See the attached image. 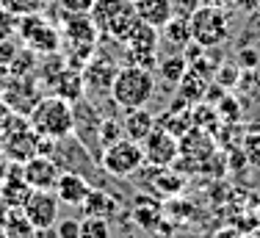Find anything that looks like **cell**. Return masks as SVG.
I'll return each instance as SVG.
<instances>
[{"label": "cell", "mask_w": 260, "mask_h": 238, "mask_svg": "<svg viewBox=\"0 0 260 238\" xmlns=\"http://www.w3.org/2000/svg\"><path fill=\"white\" fill-rule=\"evenodd\" d=\"M28 119L42 139L64 141L75 133V108H72V103L61 100L58 95L39 97L34 103V108L28 111Z\"/></svg>", "instance_id": "obj_1"}, {"label": "cell", "mask_w": 260, "mask_h": 238, "mask_svg": "<svg viewBox=\"0 0 260 238\" xmlns=\"http://www.w3.org/2000/svg\"><path fill=\"white\" fill-rule=\"evenodd\" d=\"M158 92V75L152 70H141V67L125 64L119 67L114 80V89H111V100L119 105L122 111L127 108H147L150 100Z\"/></svg>", "instance_id": "obj_2"}, {"label": "cell", "mask_w": 260, "mask_h": 238, "mask_svg": "<svg viewBox=\"0 0 260 238\" xmlns=\"http://www.w3.org/2000/svg\"><path fill=\"white\" fill-rule=\"evenodd\" d=\"M188 25H191V39L205 50L224 45L233 31L227 9H219V6H197L188 14Z\"/></svg>", "instance_id": "obj_3"}, {"label": "cell", "mask_w": 260, "mask_h": 238, "mask_svg": "<svg viewBox=\"0 0 260 238\" xmlns=\"http://www.w3.org/2000/svg\"><path fill=\"white\" fill-rule=\"evenodd\" d=\"M39 139L42 136L34 130L28 114H14L11 122L6 125V130L0 133L6 161H11V164H25L34 155H39Z\"/></svg>", "instance_id": "obj_4"}, {"label": "cell", "mask_w": 260, "mask_h": 238, "mask_svg": "<svg viewBox=\"0 0 260 238\" xmlns=\"http://www.w3.org/2000/svg\"><path fill=\"white\" fill-rule=\"evenodd\" d=\"M17 36L28 50H34L36 55H53L61 50V28L47 20L42 14H25L20 17V28Z\"/></svg>", "instance_id": "obj_5"}, {"label": "cell", "mask_w": 260, "mask_h": 238, "mask_svg": "<svg viewBox=\"0 0 260 238\" xmlns=\"http://www.w3.org/2000/svg\"><path fill=\"white\" fill-rule=\"evenodd\" d=\"M100 166L111 177H130L144 166V150H141L139 141L130 139L108 144L105 150H100Z\"/></svg>", "instance_id": "obj_6"}, {"label": "cell", "mask_w": 260, "mask_h": 238, "mask_svg": "<svg viewBox=\"0 0 260 238\" xmlns=\"http://www.w3.org/2000/svg\"><path fill=\"white\" fill-rule=\"evenodd\" d=\"M158 28L147 22H139L136 31L125 39V53H127V64L141 67V70H155L158 64Z\"/></svg>", "instance_id": "obj_7"}, {"label": "cell", "mask_w": 260, "mask_h": 238, "mask_svg": "<svg viewBox=\"0 0 260 238\" xmlns=\"http://www.w3.org/2000/svg\"><path fill=\"white\" fill-rule=\"evenodd\" d=\"M22 214L39 233H53L61 219V202L55 191H30L28 202L22 205Z\"/></svg>", "instance_id": "obj_8"}, {"label": "cell", "mask_w": 260, "mask_h": 238, "mask_svg": "<svg viewBox=\"0 0 260 238\" xmlns=\"http://www.w3.org/2000/svg\"><path fill=\"white\" fill-rule=\"evenodd\" d=\"M141 150H144V164H150V166H172L177 161L180 144H177V136L172 133V130H166L164 125H155L152 133L141 141Z\"/></svg>", "instance_id": "obj_9"}, {"label": "cell", "mask_w": 260, "mask_h": 238, "mask_svg": "<svg viewBox=\"0 0 260 238\" xmlns=\"http://www.w3.org/2000/svg\"><path fill=\"white\" fill-rule=\"evenodd\" d=\"M80 72H83V83H86V92H89V95L108 97L111 89H114L119 64H116L114 58H105V55H91Z\"/></svg>", "instance_id": "obj_10"}, {"label": "cell", "mask_w": 260, "mask_h": 238, "mask_svg": "<svg viewBox=\"0 0 260 238\" xmlns=\"http://www.w3.org/2000/svg\"><path fill=\"white\" fill-rule=\"evenodd\" d=\"M22 177L34 191H53L61 177V166L53 161V155H34L22 164Z\"/></svg>", "instance_id": "obj_11"}, {"label": "cell", "mask_w": 260, "mask_h": 238, "mask_svg": "<svg viewBox=\"0 0 260 238\" xmlns=\"http://www.w3.org/2000/svg\"><path fill=\"white\" fill-rule=\"evenodd\" d=\"M30 191L34 189L22 177V164H11L9 161V166L0 174V199H3V205L6 208H22L28 202Z\"/></svg>", "instance_id": "obj_12"}, {"label": "cell", "mask_w": 260, "mask_h": 238, "mask_svg": "<svg viewBox=\"0 0 260 238\" xmlns=\"http://www.w3.org/2000/svg\"><path fill=\"white\" fill-rule=\"evenodd\" d=\"M53 191H55V197H58L61 205H67V208H80V205L86 202V197H89V191H91V183L78 172H61V177H58V183H55Z\"/></svg>", "instance_id": "obj_13"}, {"label": "cell", "mask_w": 260, "mask_h": 238, "mask_svg": "<svg viewBox=\"0 0 260 238\" xmlns=\"http://www.w3.org/2000/svg\"><path fill=\"white\" fill-rule=\"evenodd\" d=\"M133 9L141 22L160 31L175 17V0H133Z\"/></svg>", "instance_id": "obj_14"}, {"label": "cell", "mask_w": 260, "mask_h": 238, "mask_svg": "<svg viewBox=\"0 0 260 238\" xmlns=\"http://www.w3.org/2000/svg\"><path fill=\"white\" fill-rule=\"evenodd\" d=\"M158 125V119L152 116V111L147 108H127L122 116V128H125V139L130 141H144L152 133V128Z\"/></svg>", "instance_id": "obj_15"}, {"label": "cell", "mask_w": 260, "mask_h": 238, "mask_svg": "<svg viewBox=\"0 0 260 238\" xmlns=\"http://www.w3.org/2000/svg\"><path fill=\"white\" fill-rule=\"evenodd\" d=\"M50 92H53V95H58L61 100H67V103H78V100H83V95H86L83 72L67 67V70L55 78V83L50 86Z\"/></svg>", "instance_id": "obj_16"}, {"label": "cell", "mask_w": 260, "mask_h": 238, "mask_svg": "<svg viewBox=\"0 0 260 238\" xmlns=\"http://www.w3.org/2000/svg\"><path fill=\"white\" fill-rule=\"evenodd\" d=\"M0 224H3V230H6V238H36L39 235V230L25 219L22 208H6L3 205V211H0Z\"/></svg>", "instance_id": "obj_17"}, {"label": "cell", "mask_w": 260, "mask_h": 238, "mask_svg": "<svg viewBox=\"0 0 260 238\" xmlns=\"http://www.w3.org/2000/svg\"><path fill=\"white\" fill-rule=\"evenodd\" d=\"M139 22H141V20H139V14H136L133 3H125L114 17H111V22H108V28H105V34H108L111 39H116V42H122V45H125V39L136 31V25H139Z\"/></svg>", "instance_id": "obj_18"}, {"label": "cell", "mask_w": 260, "mask_h": 238, "mask_svg": "<svg viewBox=\"0 0 260 238\" xmlns=\"http://www.w3.org/2000/svg\"><path fill=\"white\" fill-rule=\"evenodd\" d=\"M83 208V216H97V219H111L116 214V199L111 197L108 191H103V189H91L89 191V197H86V202L80 205Z\"/></svg>", "instance_id": "obj_19"}, {"label": "cell", "mask_w": 260, "mask_h": 238, "mask_svg": "<svg viewBox=\"0 0 260 238\" xmlns=\"http://www.w3.org/2000/svg\"><path fill=\"white\" fill-rule=\"evenodd\" d=\"M160 36H164L169 45H175V47H180V50H185L191 45V25H188V17H180V14H175L169 22L160 28Z\"/></svg>", "instance_id": "obj_20"}, {"label": "cell", "mask_w": 260, "mask_h": 238, "mask_svg": "<svg viewBox=\"0 0 260 238\" xmlns=\"http://www.w3.org/2000/svg\"><path fill=\"white\" fill-rule=\"evenodd\" d=\"M185 72H188V61H185L183 55H166V58H160V64H158V78L164 80V83L175 86V89L183 80Z\"/></svg>", "instance_id": "obj_21"}, {"label": "cell", "mask_w": 260, "mask_h": 238, "mask_svg": "<svg viewBox=\"0 0 260 238\" xmlns=\"http://www.w3.org/2000/svg\"><path fill=\"white\" fill-rule=\"evenodd\" d=\"M177 92H180V100L183 103H194V100H202L205 97V92H208V83L197 75V70H191L188 67V72L183 75V80L177 83Z\"/></svg>", "instance_id": "obj_22"}, {"label": "cell", "mask_w": 260, "mask_h": 238, "mask_svg": "<svg viewBox=\"0 0 260 238\" xmlns=\"http://www.w3.org/2000/svg\"><path fill=\"white\" fill-rule=\"evenodd\" d=\"M125 3H130V0H97V3H94V9H91L89 17H91V22L100 28V34H105V28H108L111 17H114Z\"/></svg>", "instance_id": "obj_23"}, {"label": "cell", "mask_w": 260, "mask_h": 238, "mask_svg": "<svg viewBox=\"0 0 260 238\" xmlns=\"http://www.w3.org/2000/svg\"><path fill=\"white\" fill-rule=\"evenodd\" d=\"M125 139V128H122V119H103L100 130H97V144L100 150H105L108 144H116Z\"/></svg>", "instance_id": "obj_24"}, {"label": "cell", "mask_w": 260, "mask_h": 238, "mask_svg": "<svg viewBox=\"0 0 260 238\" xmlns=\"http://www.w3.org/2000/svg\"><path fill=\"white\" fill-rule=\"evenodd\" d=\"M0 6L17 17H25V14H42L50 6V0H0Z\"/></svg>", "instance_id": "obj_25"}, {"label": "cell", "mask_w": 260, "mask_h": 238, "mask_svg": "<svg viewBox=\"0 0 260 238\" xmlns=\"http://www.w3.org/2000/svg\"><path fill=\"white\" fill-rule=\"evenodd\" d=\"M78 238H111V224H108V219L83 216V219H80V235H78Z\"/></svg>", "instance_id": "obj_26"}, {"label": "cell", "mask_w": 260, "mask_h": 238, "mask_svg": "<svg viewBox=\"0 0 260 238\" xmlns=\"http://www.w3.org/2000/svg\"><path fill=\"white\" fill-rule=\"evenodd\" d=\"M94 3L97 0H55L61 20H67V17H89Z\"/></svg>", "instance_id": "obj_27"}, {"label": "cell", "mask_w": 260, "mask_h": 238, "mask_svg": "<svg viewBox=\"0 0 260 238\" xmlns=\"http://www.w3.org/2000/svg\"><path fill=\"white\" fill-rule=\"evenodd\" d=\"M17 28H20V17L11 14L9 9H3V6H0V42L14 39V36H17Z\"/></svg>", "instance_id": "obj_28"}, {"label": "cell", "mask_w": 260, "mask_h": 238, "mask_svg": "<svg viewBox=\"0 0 260 238\" xmlns=\"http://www.w3.org/2000/svg\"><path fill=\"white\" fill-rule=\"evenodd\" d=\"M53 233H55V238H78L80 235V222L78 219H58Z\"/></svg>", "instance_id": "obj_29"}, {"label": "cell", "mask_w": 260, "mask_h": 238, "mask_svg": "<svg viewBox=\"0 0 260 238\" xmlns=\"http://www.w3.org/2000/svg\"><path fill=\"white\" fill-rule=\"evenodd\" d=\"M14 114H17V111L11 108V105L6 103L3 97H0V133H3V130H6V125L11 122V116H14Z\"/></svg>", "instance_id": "obj_30"}, {"label": "cell", "mask_w": 260, "mask_h": 238, "mask_svg": "<svg viewBox=\"0 0 260 238\" xmlns=\"http://www.w3.org/2000/svg\"><path fill=\"white\" fill-rule=\"evenodd\" d=\"M233 9H238V11H257L260 9V0H233Z\"/></svg>", "instance_id": "obj_31"}, {"label": "cell", "mask_w": 260, "mask_h": 238, "mask_svg": "<svg viewBox=\"0 0 260 238\" xmlns=\"http://www.w3.org/2000/svg\"><path fill=\"white\" fill-rule=\"evenodd\" d=\"M200 6H219V9H227V6H233V0H200Z\"/></svg>", "instance_id": "obj_32"}, {"label": "cell", "mask_w": 260, "mask_h": 238, "mask_svg": "<svg viewBox=\"0 0 260 238\" xmlns=\"http://www.w3.org/2000/svg\"><path fill=\"white\" fill-rule=\"evenodd\" d=\"M6 164V153H3V141H0V166Z\"/></svg>", "instance_id": "obj_33"}, {"label": "cell", "mask_w": 260, "mask_h": 238, "mask_svg": "<svg viewBox=\"0 0 260 238\" xmlns=\"http://www.w3.org/2000/svg\"><path fill=\"white\" fill-rule=\"evenodd\" d=\"M246 238H260V227L255 230V233H249V235H246Z\"/></svg>", "instance_id": "obj_34"}, {"label": "cell", "mask_w": 260, "mask_h": 238, "mask_svg": "<svg viewBox=\"0 0 260 238\" xmlns=\"http://www.w3.org/2000/svg\"><path fill=\"white\" fill-rule=\"evenodd\" d=\"M0 238H6V230H3V224H0Z\"/></svg>", "instance_id": "obj_35"}]
</instances>
